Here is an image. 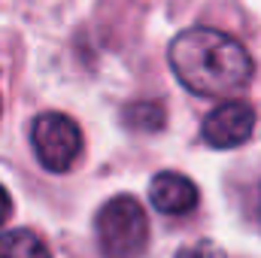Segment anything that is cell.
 Masks as SVG:
<instances>
[{"label": "cell", "mask_w": 261, "mask_h": 258, "mask_svg": "<svg viewBox=\"0 0 261 258\" xmlns=\"http://www.w3.org/2000/svg\"><path fill=\"white\" fill-rule=\"evenodd\" d=\"M97 243L103 258H140L149 243V219L137 197L116 194L97 213Z\"/></svg>", "instance_id": "cell-2"}, {"label": "cell", "mask_w": 261, "mask_h": 258, "mask_svg": "<svg viewBox=\"0 0 261 258\" xmlns=\"http://www.w3.org/2000/svg\"><path fill=\"white\" fill-rule=\"evenodd\" d=\"M176 258H228L216 243H192V246H186V249H179L176 252Z\"/></svg>", "instance_id": "cell-8"}, {"label": "cell", "mask_w": 261, "mask_h": 258, "mask_svg": "<svg viewBox=\"0 0 261 258\" xmlns=\"http://www.w3.org/2000/svg\"><path fill=\"white\" fill-rule=\"evenodd\" d=\"M122 119L130 131H143V134H152V131H161L164 128V107L158 100H137L122 110Z\"/></svg>", "instance_id": "cell-7"}, {"label": "cell", "mask_w": 261, "mask_h": 258, "mask_svg": "<svg viewBox=\"0 0 261 258\" xmlns=\"http://www.w3.org/2000/svg\"><path fill=\"white\" fill-rule=\"evenodd\" d=\"M255 131V110L246 100H225L219 104L200 125L203 140L213 149H234L243 146Z\"/></svg>", "instance_id": "cell-4"}, {"label": "cell", "mask_w": 261, "mask_h": 258, "mask_svg": "<svg viewBox=\"0 0 261 258\" xmlns=\"http://www.w3.org/2000/svg\"><path fill=\"white\" fill-rule=\"evenodd\" d=\"M31 146L46 170L64 173L82 152V131L64 113H43L31 125Z\"/></svg>", "instance_id": "cell-3"}, {"label": "cell", "mask_w": 261, "mask_h": 258, "mask_svg": "<svg viewBox=\"0 0 261 258\" xmlns=\"http://www.w3.org/2000/svg\"><path fill=\"white\" fill-rule=\"evenodd\" d=\"M9 213H12V200H9V192L0 186V222H6Z\"/></svg>", "instance_id": "cell-9"}, {"label": "cell", "mask_w": 261, "mask_h": 258, "mask_svg": "<svg viewBox=\"0 0 261 258\" xmlns=\"http://www.w3.org/2000/svg\"><path fill=\"white\" fill-rule=\"evenodd\" d=\"M0 258H52L40 234L28 228H12L0 234Z\"/></svg>", "instance_id": "cell-6"}, {"label": "cell", "mask_w": 261, "mask_h": 258, "mask_svg": "<svg viewBox=\"0 0 261 258\" xmlns=\"http://www.w3.org/2000/svg\"><path fill=\"white\" fill-rule=\"evenodd\" d=\"M149 200L158 213L164 216H186L197 207V186L173 170H164L152 179L149 186Z\"/></svg>", "instance_id": "cell-5"}, {"label": "cell", "mask_w": 261, "mask_h": 258, "mask_svg": "<svg viewBox=\"0 0 261 258\" xmlns=\"http://www.w3.org/2000/svg\"><path fill=\"white\" fill-rule=\"evenodd\" d=\"M173 76L200 97H231L252 79V58L240 40L216 28L182 31L167 52Z\"/></svg>", "instance_id": "cell-1"}]
</instances>
